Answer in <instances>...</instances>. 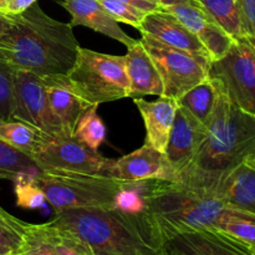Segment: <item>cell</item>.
<instances>
[{
  "instance_id": "6da1fadb",
  "label": "cell",
  "mask_w": 255,
  "mask_h": 255,
  "mask_svg": "<svg viewBox=\"0 0 255 255\" xmlns=\"http://www.w3.org/2000/svg\"><path fill=\"white\" fill-rule=\"evenodd\" d=\"M79 47L71 25L52 19L35 2L12 15L0 37V60L37 76H62L74 66Z\"/></svg>"
},
{
  "instance_id": "7a4b0ae2",
  "label": "cell",
  "mask_w": 255,
  "mask_h": 255,
  "mask_svg": "<svg viewBox=\"0 0 255 255\" xmlns=\"http://www.w3.org/2000/svg\"><path fill=\"white\" fill-rule=\"evenodd\" d=\"M207 129L206 141L178 181L216 189L222 177L254 151L255 116L234 106L218 90Z\"/></svg>"
},
{
  "instance_id": "3957f363",
  "label": "cell",
  "mask_w": 255,
  "mask_h": 255,
  "mask_svg": "<svg viewBox=\"0 0 255 255\" xmlns=\"http://www.w3.org/2000/svg\"><path fill=\"white\" fill-rule=\"evenodd\" d=\"M144 216L163 244L213 229L227 211L216 189L182 181H143Z\"/></svg>"
},
{
  "instance_id": "277c9868",
  "label": "cell",
  "mask_w": 255,
  "mask_h": 255,
  "mask_svg": "<svg viewBox=\"0 0 255 255\" xmlns=\"http://www.w3.org/2000/svg\"><path fill=\"white\" fill-rule=\"evenodd\" d=\"M54 226L71 232L95 252L120 255H166V247L143 214L115 208L56 212Z\"/></svg>"
},
{
  "instance_id": "5b68a950",
  "label": "cell",
  "mask_w": 255,
  "mask_h": 255,
  "mask_svg": "<svg viewBox=\"0 0 255 255\" xmlns=\"http://www.w3.org/2000/svg\"><path fill=\"white\" fill-rule=\"evenodd\" d=\"M66 80L75 94L90 106L128 97L126 60L120 55L102 54L80 46Z\"/></svg>"
},
{
  "instance_id": "8992f818",
  "label": "cell",
  "mask_w": 255,
  "mask_h": 255,
  "mask_svg": "<svg viewBox=\"0 0 255 255\" xmlns=\"http://www.w3.org/2000/svg\"><path fill=\"white\" fill-rule=\"evenodd\" d=\"M35 184L55 212L72 208H112L125 181L105 176L40 171Z\"/></svg>"
},
{
  "instance_id": "52a82bcc",
  "label": "cell",
  "mask_w": 255,
  "mask_h": 255,
  "mask_svg": "<svg viewBox=\"0 0 255 255\" xmlns=\"http://www.w3.org/2000/svg\"><path fill=\"white\" fill-rule=\"evenodd\" d=\"M208 79L242 111L255 116V44L247 37L234 40L229 51L212 61Z\"/></svg>"
},
{
  "instance_id": "ba28073f",
  "label": "cell",
  "mask_w": 255,
  "mask_h": 255,
  "mask_svg": "<svg viewBox=\"0 0 255 255\" xmlns=\"http://www.w3.org/2000/svg\"><path fill=\"white\" fill-rule=\"evenodd\" d=\"M31 158L41 171L92 174L110 177L114 159L101 156L75 137L44 134L31 152Z\"/></svg>"
},
{
  "instance_id": "9c48e42d",
  "label": "cell",
  "mask_w": 255,
  "mask_h": 255,
  "mask_svg": "<svg viewBox=\"0 0 255 255\" xmlns=\"http://www.w3.org/2000/svg\"><path fill=\"white\" fill-rule=\"evenodd\" d=\"M141 42L158 70L163 84L162 96L178 100L208 77L209 66L193 55L167 46L148 35H142Z\"/></svg>"
},
{
  "instance_id": "30bf717a",
  "label": "cell",
  "mask_w": 255,
  "mask_h": 255,
  "mask_svg": "<svg viewBox=\"0 0 255 255\" xmlns=\"http://www.w3.org/2000/svg\"><path fill=\"white\" fill-rule=\"evenodd\" d=\"M14 120L26 122L47 136H66L50 106L44 77L26 70L15 71Z\"/></svg>"
},
{
  "instance_id": "8fae6325",
  "label": "cell",
  "mask_w": 255,
  "mask_h": 255,
  "mask_svg": "<svg viewBox=\"0 0 255 255\" xmlns=\"http://www.w3.org/2000/svg\"><path fill=\"white\" fill-rule=\"evenodd\" d=\"M110 177L126 182L178 181V176L169 164L166 153L144 143L141 148L114 159Z\"/></svg>"
},
{
  "instance_id": "7c38bea8",
  "label": "cell",
  "mask_w": 255,
  "mask_h": 255,
  "mask_svg": "<svg viewBox=\"0 0 255 255\" xmlns=\"http://www.w3.org/2000/svg\"><path fill=\"white\" fill-rule=\"evenodd\" d=\"M137 30L141 35H148L167 46L193 55L208 66L211 65V56L198 37L166 10L147 14Z\"/></svg>"
},
{
  "instance_id": "4fadbf2b",
  "label": "cell",
  "mask_w": 255,
  "mask_h": 255,
  "mask_svg": "<svg viewBox=\"0 0 255 255\" xmlns=\"http://www.w3.org/2000/svg\"><path fill=\"white\" fill-rule=\"evenodd\" d=\"M208 129L192 117L183 107L178 106L166 148V157L177 176L192 163L203 142Z\"/></svg>"
},
{
  "instance_id": "5bb4252c",
  "label": "cell",
  "mask_w": 255,
  "mask_h": 255,
  "mask_svg": "<svg viewBox=\"0 0 255 255\" xmlns=\"http://www.w3.org/2000/svg\"><path fill=\"white\" fill-rule=\"evenodd\" d=\"M184 26L191 30L208 51L212 61L223 57L233 45L234 39L227 34L208 14L197 4H179L167 7Z\"/></svg>"
},
{
  "instance_id": "9a60e30c",
  "label": "cell",
  "mask_w": 255,
  "mask_h": 255,
  "mask_svg": "<svg viewBox=\"0 0 255 255\" xmlns=\"http://www.w3.org/2000/svg\"><path fill=\"white\" fill-rule=\"evenodd\" d=\"M61 5L71 15L69 24L72 27L86 26L121 42L126 47L137 41L120 27L119 21L104 9L99 0H61Z\"/></svg>"
},
{
  "instance_id": "2e32d148",
  "label": "cell",
  "mask_w": 255,
  "mask_h": 255,
  "mask_svg": "<svg viewBox=\"0 0 255 255\" xmlns=\"http://www.w3.org/2000/svg\"><path fill=\"white\" fill-rule=\"evenodd\" d=\"M132 100L143 120L144 143L164 153L178 109L177 100L164 96H159L156 101H147L142 97Z\"/></svg>"
},
{
  "instance_id": "e0dca14e",
  "label": "cell",
  "mask_w": 255,
  "mask_h": 255,
  "mask_svg": "<svg viewBox=\"0 0 255 255\" xmlns=\"http://www.w3.org/2000/svg\"><path fill=\"white\" fill-rule=\"evenodd\" d=\"M125 60L129 84L128 97L139 99L147 95H163V84L158 70L154 66L141 40H137L132 46L127 47Z\"/></svg>"
},
{
  "instance_id": "ac0fdd59",
  "label": "cell",
  "mask_w": 255,
  "mask_h": 255,
  "mask_svg": "<svg viewBox=\"0 0 255 255\" xmlns=\"http://www.w3.org/2000/svg\"><path fill=\"white\" fill-rule=\"evenodd\" d=\"M227 208L255 216V169L241 163L227 172L216 188Z\"/></svg>"
},
{
  "instance_id": "d6986e66",
  "label": "cell",
  "mask_w": 255,
  "mask_h": 255,
  "mask_svg": "<svg viewBox=\"0 0 255 255\" xmlns=\"http://www.w3.org/2000/svg\"><path fill=\"white\" fill-rule=\"evenodd\" d=\"M164 247L186 255H253L236 241L213 229L181 234Z\"/></svg>"
},
{
  "instance_id": "ffe728a7",
  "label": "cell",
  "mask_w": 255,
  "mask_h": 255,
  "mask_svg": "<svg viewBox=\"0 0 255 255\" xmlns=\"http://www.w3.org/2000/svg\"><path fill=\"white\" fill-rule=\"evenodd\" d=\"M44 80L52 112L61 122L65 134L74 137L77 121L90 105L75 94L67 82L66 75L44 77Z\"/></svg>"
},
{
  "instance_id": "44dd1931",
  "label": "cell",
  "mask_w": 255,
  "mask_h": 255,
  "mask_svg": "<svg viewBox=\"0 0 255 255\" xmlns=\"http://www.w3.org/2000/svg\"><path fill=\"white\" fill-rule=\"evenodd\" d=\"M217 97H218V89L216 84L207 77L201 84L192 87L183 96L179 97L177 104L178 106L183 107L197 121L208 127L216 106Z\"/></svg>"
},
{
  "instance_id": "7402d4cb",
  "label": "cell",
  "mask_w": 255,
  "mask_h": 255,
  "mask_svg": "<svg viewBox=\"0 0 255 255\" xmlns=\"http://www.w3.org/2000/svg\"><path fill=\"white\" fill-rule=\"evenodd\" d=\"M213 231L229 237L255 255V216L227 208Z\"/></svg>"
},
{
  "instance_id": "603a6c76",
  "label": "cell",
  "mask_w": 255,
  "mask_h": 255,
  "mask_svg": "<svg viewBox=\"0 0 255 255\" xmlns=\"http://www.w3.org/2000/svg\"><path fill=\"white\" fill-rule=\"evenodd\" d=\"M194 1L234 40L244 37L238 0H194Z\"/></svg>"
},
{
  "instance_id": "cb8c5ba5",
  "label": "cell",
  "mask_w": 255,
  "mask_h": 255,
  "mask_svg": "<svg viewBox=\"0 0 255 255\" xmlns=\"http://www.w3.org/2000/svg\"><path fill=\"white\" fill-rule=\"evenodd\" d=\"M35 228L57 255H95L94 251L81 238L66 229L54 226L51 222L35 224Z\"/></svg>"
},
{
  "instance_id": "d4e9b609",
  "label": "cell",
  "mask_w": 255,
  "mask_h": 255,
  "mask_svg": "<svg viewBox=\"0 0 255 255\" xmlns=\"http://www.w3.org/2000/svg\"><path fill=\"white\" fill-rule=\"evenodd\" d=\"M41 171L36 162L25 152L0 139V179L14 182L22 174H36Z\"/></svg>"
},
{
  "instance_id": "484cf974",
  "label": "cell",
  "mask_w": 255,
  "mask_h": 255,
  "mask_svg": "<svg viewBox=\"0 0 255 255\" xmlns=\"http://www.w3.org/2000/svg\"><path fill=\"white\" fill-rule=\"evenodd\" d=\"M44 134L34 126L19 120L0 121V139L29 156Z\"/></svg>"
},
{
  "instance_id": "4316f807",
  "label": "cell",
  "mask_w": 255,
  "mask_h": 255,
  "mask_svg": "<svg viewBox=\"0 0 255 255\" xmlns=\"http://www.w3.org/2000/svg\"><path fill=\"white\" fill-rule=\"evenodd\" d=\"M97 105H92L84 111L75 127L74 137L94 151H99V147L106 138V126L97 114Z\"/></svg>"
},
{
  "instance_id": "83f0119b",
  "label": "cell",
  "mask_w": 255,
  "mask_h": 255,
  "mask_svg": "<svg viewBox=\"0 0 255 255\" xmlns=\"http://www.w3.org/2000/svg\"><path fill=\"white\" fill-rule=\"evenodd\" d=\"M15 69L0 60V121L14 120Z\"/></svg>"
},
{
  "instance_id": "f1b7e54d",
  "label": "cell",
  "mask_w": 255,
  "mask_h": 255,
  "mask_svg": "<svg viewBox=\"0 0 255 255\" xmlns=\"http://www.w3.org/2000/svg\"><path fill=\"white\" fill-rule=\"evenodd\" d=\"M112 208L128 214H143L146 208L143 199V181H125L124 186L115 197Z\"/></svg>"
},
{
  "instance_id": "f546056e",
  "label": "cell",
  "mask_w": 255,
  "mask_h": 255,
  "mask_svg": "<svg viewBox=\"0 0 255 255\" xmlns=\"http://www.w3.org/2000/svg\"><path fill=\"white\" fill-rule=\"evenodd\" d=\"M14 183L17 206L25 209H37L44 206L46 198L44 192L35 184L32 174H22Z\"/></svg>"
},
{
  "instance_id": "4dcf8cb0",
  "label": "cell",
  "mask_w": 255,
  "mask_h": 255,
  "mask_svg": "<svg viewBox=\"0 0 255 255\" xmlns=\"http://www.w3.org/2000/svg\"><path fill=\"white\" fill-rule=\"evenodd\" d=\"M99 1L116 21L128 24L136 29H138L142 20L147 15L146 12L141 11V10L136 9L128 4H125L120 0H99Z\"/></svg>"
},
{
  "instance_id": "1f68e13d",
  "label": "cell",
  "mask_w": 255,
  "mask_h": 255,
  "mask_svg": "<svg viewBox=\"0 0 255 255\" xmlns=\"http://www.w3.org/2000/svg\"><path fill=\"white\" fill-rule=\"evenodd\" d=\"M22 247L20 253L25 255H57L49 243L40 236L35 224L26 223L22 234Z\"/></svg>"
},
{
  "instance_id": "d6a6232c",
  "label": "cell",
  "mask_w": 255,
  "mask_h": 255,
  "mask_svg": "<svg viewBox=\"0 0 255 255\" xmlns=\"http://www.w3.org/2000/svg\"><path fill=\"white\" fill-rule=\"evenodd\" d=\"M244 37L255 44V0H238Z\"/></svg>"
},
{
  "instance_id": "836d02e7",
  "label": "cell",
  "mask_w": 255,
  "mask_h": 255,
  "mask_svg": "<svg viewBox=\"0 0 255 255\" xmlns=\"http://www.w3.org/2000/svg\"><path fill=\"white\" fill-rule=\"evenodd\" d=\"M22 236L14 229L0 223V243L9 246L15 252H20L22 247Z\"/></svg>"
},
{
  "instance_id": "e575fe53",
  "label": "cell",
  "mask_w": 255,
  "mask_h": 255,
  "mask_svg": "<svg viewBox=\"0 0 255 255\" xmlns=\"http://www.w3.org/2000/svg\"><path fill=\"white\" fill-rule=\"evenodd\" d=\"M0 223L4 224V226L9 227V228L14 229V231H16L17 233H20L22 236L24 234V231H25V222L20 221V219L15 218L14 216H11V214L7 213L6 211H4V209L0 207Z\"/></svg>"
},
{
  "instance_id": "d590c367",
  "label": "cell",
  "mask_w": 255,
  "mask_h": 255,
  "mask_svg": "<svg viewBox=\"0 0 255 255\" xmlns=\"http://www.w3.org/2000/svg\"><path fill=\"white\" fill-rule=\"evenodd\" d=\"M120 1L131 5V6L146 12V14L157 11V10H162V7L153 0H120Z\"/></svg>"
},
{
  "instance_id": "8d00e7d4",
  "label": "cell",
  "mask_w": 255,
  "mask_h": 255,
  "mask_svg": "<svg viewBox=\"0 0 255 255\" xmlns=\"http://www.w3.org/2000/svg\"><path fill=\"white\" fill-rule=\"evenodd\" d=\"M37 0H9L6 6V14L17 15L20 12L29 9L32 4H35Z\"/></svg>"
},
{
  "instance_id": "74e56055",
  "label": "cell",
  "mask_w": 255,
  "mask_h": 255,
  "mask_svg": "<svg viewBox=\"0 0 255 255\" xmlns=\"http://www.w3.org/2000/svg\"><path fill=\"white\" fill-rule=\"evenodd\" d=\"M12 24V15L0 12V37L9 30Z\"/></svg>"
},
{
  "instance_id": "f35d334b",
  "label": "cell",
  "mask_w": 255,
  "mask_h": 255,
  "mask_svg": "<svg viewBox=\"0 0 255 255\" xmlns=\"http://www.w3.org/2000/svg\"><path fill=\"white\" fill-rule=\"evenodd\" d=\"M153 1H156L162 9H167L169 6L179 4H196L194 0H153Z\"/></svg>"
},
{
  "instance_id": "ab89813d",
  "label": "cell",
  "mask_w": 255,
  "mask_h": 255,
  "mask_svg": "<svg viewBox=\"0 0 255 255\" xmlns=\"http://www.w3.org/2000/svg\"><path fill=\"white\" fill-rule=\"evenodd\" d=\"M16 253L12 248H10L9 246H5V244L0 243V255H11Z\"/></svg>"
},
{
  "instance_id": "60d3db41",
  "label": "cell",
  "mask_w": 255,
  "mask_h": 255,
  "mask_svg": "<svg viewBox=\"0 0 255 255\" xmlns=\"http://www.w3.org/2000/svg\"><path fill=\"white\" fill-rule=\"evenodd\" d=\"M244 163H247L248 166H251L252 168L255 169V148H254V151L252 152L248 157H247L246 161H244Z\"/></svg>"
},
{
  "instance_id": "b9f144b4",
  "label": "cell",
  "mask_w": 255,
  "mask_h": 255,
  "mask_svg": "<svg viewBox=\"0 0 255 255\" xmlns=\"http://www.w3.org/2000/svg\"><path fill=\"white\" fill-rule=\"evenodd\" d=\"M166 255H186V254L181 253V252L176 251V249H172V248H168V247H166Z\"/></svg>"
},
{
  "instance_id": "7bdbcfd3",
  "label": "cell",
  "mask_w": 255,
  "mask_h": 255,
  "mask_svg": "<svg viewBox=\"0 0 255 255\" xmlns=\"http://www.w3.org/2000/svg\"><path fill=\"white\" fill-rule=\"evenodd\" d=\"M7 1H9V0H0V12H4V14H6Z\"/></svg>"
},
{
  "instance_id": "ee69618b",
  "label": "cell",
  "mask_w": 255,
  "mask_h": 255,
  "mask_svg": "<svg viewBox=\"0 0 255 255\" xmlns=\"http://www.w3.org/2000/svg\"><path fill=\"white\" fill-rule=\"evenodd\" d=\"M95 255H120V254H111V253H105V252H95Z\"/></svg>"
},
{
  "instance_id": "f6af8a7d",
  "label": "cell",
  "mask_w": 255,
  "mask_h": 255,
  "mask_svg": "<svg viewBox=\"0 0 255 255\" xmlns=\"http://www.w3.org/2000/svg\"><path fill=\"white\" fill-rule=\"evenodd\" d=\"M11 255H25V254H22V253H20V252H17V253H14V254H11Z\"/></svg>"
}]
</instances>
